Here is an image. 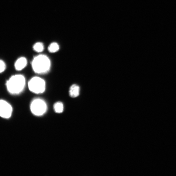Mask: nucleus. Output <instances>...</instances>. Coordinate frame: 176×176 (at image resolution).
<instances>
[{
  "label": "nucleus",
  "mask_w": 176,
  "mask_h": 176,
  "mask_svg": "<svg viewBox=\"0 0 176 176\" xmlns=\"http://www.w3.org/2000/svg\"><path fill=\"white\" fill-rule=\"evenodd\" d=\"M80 93V87L78 85L75 84L71 86L69 89V94L71 97H77L79 95Z\"/></svg>",
  "instance_id": "7"
},
{
  "label": "nucleus",
  "mask_w": 176,
  "mask_h": 176,
  "mask_svg": "<svg viewBox=\"0 0 176 176\" xmlns=\"http://www.w3.org/2000/svg\"><path fill=\"white\" fill-rule=\"evenodd\" d=\"M53 109L56 112L60 113L64 111V104L60 102H57L54 105Z\"/></svg>",
  "instance_id": "8"
},
{
  "label": "nucleus",
  "mask_w": 176,
  "mask_h": 176,
  "mask_svg": "<svg viewBox=\"0 0 176 176\" xmlns=\"http://www.w3.org/2000/svg\"><path fill=\"white\" fill-rule=\"evenodd\" d=\"M27 64L26 59L24 57H20L17 60L15 64L16 69L20 71L24 69Z\"/></svg>",
  "instance_id": "6"
},
{
  "label": "nucleus",
  "mask_w": 176,
  "mask_h": 176,
  "mask_svg": "<svg viewBox=\"0 0 176 176\" xmlns=\"http://www.w3.org/2000/svg\"><path fill=\"white\" fill-rule=\"evenodd\" d=\"M31 64L35 73L38 74L47 73L50 70L51 66L50 60L44 55H40L34 57Z\"/></svg>",
  "instance_id": "2"
},
{
  "label": "nucleus",
  "mask_w": 176,
  "mask_h": 176,
  "mask_svg": "<svg viewBox=\"0 0 176 176\" xmlns=\"http://www.w3.org/2000/svg\"><path fill=\"white\" fill-rule=\"evenodd\" d=\"M59 49V46L57 43H53L49 45L48 47V50L51 53H55L57 52Z\"/></svg>",
  "instance_id": "9"
},
{
  "label": "nucleus",
  "mask_w": 176,
  "mask_h": 176,
  "mask_svg": "<svg viewBox=\"0 0 176 176\" xmlns=\"http://www.w3.org/2000/svg\"><path fill=\"white\" fill-rule=\"evenodd\" d=\"M0 72L2 73L6 69V66L5 63L2 60L0 61Z\"/></svg>",
  "instance_id": "11"
},
{
  "label": "nucleus",
  "mask_w": 176,
  "mask_h": 176,
  "mask_svg": "<svg viewBox=\"0 0 176 176\" xmlns=\"http://www.w3.org/2000/svg\"><path fill=\"white\" fill-rule=\"evenodd\" d=\"M12 108L9 103L1 100L0 101V115L4 118L8 119L11 116Z\"/></svg>",
  "instance_id": "5"
},
{
  "label": "nucleus",
  "mask_w": 176,
  "mask_h": 176,
  "mask_svg": "<svg viewBox=\"0 0 176 176\" xmlns=\"http://www.w3.org/2000/svg\"><path fill=\"white\" fill-rule=\"evenodd\" d=\"M26 79L25 77L21 74H17L11 77L6 83L8 92L16 95L21 93L25 88Z\"/></svg>",
  "instance_id": "1"
},
{
  "label": "nucleus",
  "mask_w": 176,
  "mask_h": 176,
  "mask_svg": "<svg viewBox=\"0 0 176 176\" xmlns=\"http://www.w3.org/2000/svg\"><path fill=\"white\" fill-rule=\"evenodd\" d=\"M28 85L30 91L35 94L43 93L46 90V82L38 77H34L31 79L29 81Z\"/></svg>",
  "instance_id": "3"
},
{
  "label": "nucleus",
  "mask_w": 176,
  "mask_h": 176,
  "mask_svg": "<svg viewBox=\"0 0 176 176\" xmlns=\"http://www.w3.org/2000/svg\"><path fill=\"white\" fill-rule=\"evenodd\" d=\"M30 110L36 116H41L46 112L47 109V104L43 99L35 98L31 103Z\"/></svg>",
  "instance_id": "4"
},
{
  "label": "nucleus",
  "mask_w": 176,
  "mask_h": 176,
  "mask_svg": "<svg viewBox=\"0 0 176 176\" xmlns=\"http://www.w3.org/2000/svg\"><path fill=\"white\" fill-rule=\"evenodd\" d=\"M34 50L37 52H42L44 49L43 44L42 43L38 42L34 44L33 46Z\"/></svg>",
  "instance_id": "10"
}]
</instances>
